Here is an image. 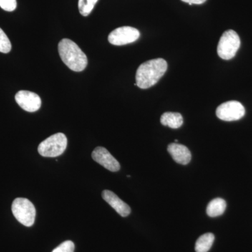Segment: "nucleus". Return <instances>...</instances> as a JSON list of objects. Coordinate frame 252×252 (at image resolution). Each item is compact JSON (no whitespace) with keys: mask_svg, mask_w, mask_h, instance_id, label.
<instances>
[{"mask_svg":"<svg viewBox=\"0 0 252 252\" xmlns=\"http://www.w3.org/2000/svg\"><path fill=\"white\" fill-rule=\"evenodd\" d=\"M215 241V235L211 233H205L198 239L195 243L196 252H207L212 248Z\"/></svg>","mask_w":252,"mask_h":252,"instance_id":"4468645a","label":"nucleus"},{"mask_svg":"<svg viewBox=\"0 0 252 252\" xmlns=\"http://www.w3.org/2000/svg\"><path fill=\"white\" fill-rule=\"evenodd\" d=\"M140 36V32L135 28L124 26L118 28L109 34L108 41L112 45L123 46L135 42Z\"/></svg>","mask_w":252,"mask_h":252,"instance_id":"423d86ee","label":"nucleus"},{"mask_svg":"<svg viewBox=\"0 0 252 252\" xmlns=\"http://www.w3.org/2000/svg\"><path fill=\"white\" fill-rule=\"evenodd\" d=\"M183 117L180 113L165 112L160 117L162 125L168 126L170 128H179L183 124Z\"/></svg>","mask_w":252,"mask_h":252,"instance_id":"f8f14e48","label":"nucleus"},{"mask_svg":"<svg viewBox=\"0 0 252 252\" xmlns=\"http://www.w3.org/2000/svg\"><path fill=\"white\" fill-rule=\"evenodd\" d=\"M60 57L63 62L74 72H81L86 69L88 59L82 50L74 41L63 39L59 44Z\"/></svg>","mask_w":252,"mask_h":252,"instance_id":"f03ea898","label":"nucleus"},{"mask_svg":"<svg viewBox=\"0 0 252 252\" xmlns=\"http://www.w3.org/2000/svg\"><path fill=\"white\" fill-rule=\"evenodd\" d=\"M67 146V137L64 134L59 132L41 142L38 147V152L41 157H58L64 153Z\"/></svg>","mask_w":252,"mask_h":252,"instance_id":"7ed1b4c3","label":"nucleus"},{"mask_svg":"<svg viewBox=\"0 0 252 252\" xmlns=\"http://www.w3.org/2000/svg\"><path fill=\"white\" fill-rule=\"evenodd\" d=\"M184 2L188 3L190 5L192 4H202L205 3L207 0H182Z\"/></svg>","mask_w":252,"mask_h":252,"instance_id":"6ab92c4d","label":"nucleus"},{"mask_svg":"<svg viewBox=\"0 0 252 252\" xmlns=\"http://www.w3.org/2000/svg\"><path fill=\"white\" fill-rule=\"evenodd\" d=\"M98 0H79L78 6L79 12L83 16H88L94 9Z\"/></svg>","mask_w":252,"mask_h":252,"instance_id":"2eb2a0df","label":"nucleus"},{"mask_svg":"<svg viewBox=\"0 0 252 252\" xmlns=\"http://www.w3.org/2000/svg\"><path fill=\"white\" fill-rule=\"evenodd\" d=\"M20 107L28 112H35L40 109L41 100L37 94L28 91H20L15 96Z\"/></svg>","mask_w":252,"mask_h":252,"instance_id":"6e6552de","label":"nucleus"},{"mask_svg":"<svg viewBox=\"0 0 252 252\" xmlns=\"http://www.w3.org/2000/svg\"><path fill=\"white\" fill-rule=\"evenodd\" d=\"M240 46V36L236 32L228 30L222 34L217 46V54L220 59L228 61L235 57Z\"/></svg>","mask_w":252,"mask_h":252,"instance_id":"39448f33","label":"nucleus"},{"mask_svg":"<svg viewBox=\"0 0 252 252\" xmlns=\"http://www.w3.org/2000/svg\"><path fill=\"white\" fill-rule=\"evenodd\" d=\"M74 244L70 240H67L64 243L60 245L56 249L53 250L52 252H74Z\"/></svg>","mask_w":252,"mask_h":252,"instance_id":"f3484780","label":"nucleus"},{"mask_svg":"<svg viewBox=\"0 0 252 252\" xmlns=\"http://www.w3.org/2000/svg\"><path fill=\"white\" fill-rule=\"evenodd\" d=\"M92 158L94 161L103 166L111 172H117L120 170L121 165L107 149L97 147L92 153Z\"/></svg>","mask_w":252,"mask_h":252,"instance_id":"1a4fd4ad","label":"nucleus"},{"mask_svg":"<svg viewBox=\"0 0 252 252\" xmlns=\"http://www.w3.org/2000/svg\"><path fill=\"white\" fill-rule=\"evenodd\" d=\"M217 117L225 122L240 120L245 116V109L238 101H228L217 107Z\"/></svg>","mask_w":252,"mask_h":252,"instance_id":"0eeeda50","label":"nucleus"},{"mask_svg":"<svg viewBox=\"0 0 252 252\" xmlns=\"http://www.w3.org/2000/svg\"><path fill=\"white\" fill-rule=\"evenodd\" d=\"M11 44L9 37L4 31L0 28V52L8 54L11 51Z\"/></svg>","mask_w":252,"mask_h":252,"instance_id":"dca6fc26","label":"nucleus"},{"mask_svg":"<svg viewBox=\"0 0 252 252\" xmlns=\"http://www.w3.org/2000/svg\"><path fill=\"white\" fill-rule=\"evenodd\" d=\"M102 198L116 210L119 215L123 217H126L130 215V207L125 202L121 200L115 193L109 190H104L102 193Z\"/></svg>","mask_w":252,"mask_h":252,"instance_id":"9d476101","label":"nucleus"},{"mask_svg":"<svg viewBox=\"0 0 252 252\" xmlns=\"http://www.w3.org/2000/svg\"><path fill=\"white\" fill-rule=\"evenodd\" d=\"M167 151L173 160L177 163L187 165L191 160L190 151L183 144L171 143L167 147Z\"/></svg>","mask_w":252,"mask_h":252,"instance_id":"9b49d317","label":"nucleus"},{"mask_svg":"<svg viewBox=\"0 0 252 252\" xmlns=\"http://www.w3.org/2000/svg\"><path fill=\"white\" fill-rule=\"evenodd\" d=\"M167 69V63L162 59L150 60L142 63L136 73L137 86L147 89L155 85L165 74Z\"/></svg>","mask_w":252,"mask_h":252,"instance_id":"f257e3e1","label":"nucleus"},{"mask_svg":"<svg viewBox=\"0 0 252 252\" xmlns=\"http://www.w3.org/2000/svg\"><path fill=\"white\" fill-rule=\"evenodd\" d=\"M13 215L21 224L31 227L34 224L36 217V209L27 198L15 199L11 206Z\"/></svg>","mask_w":252,"mask_h":252,"instance_id":"20e7f679","label":"nucleus"},{"mask_svg":"<svg viewBox=\"0 0 252 252\" xmlns=\"http://www.w3.org/2000/svg\"><path fill=\"white\" fill-rule=\"evenodd\" d=\"M226 203L223 199L215 198L210 202L207 207V214L209 217H217L224 213Z\"/></svg>","mask_w":252,"mask_h":252,"instance_id":"ddd939ff","label":"nucleus"},{"mask_svg":"<svg viewBox=\"0 0 252 252\" xmlns=\"http://www.w3.org/2000/svg\"><path fill=\"white\" fill-rule=\"evenodd\" d=\"M0 7L6 11H13L17 7L16 0H0Z\"/></svg>","mask_w":252,"mask_h":252,"instance_id":"a211bd4d","label":"nucleus"}]
</instances>
